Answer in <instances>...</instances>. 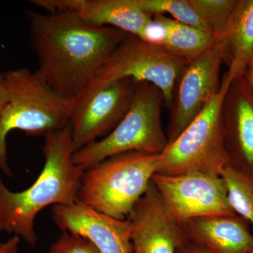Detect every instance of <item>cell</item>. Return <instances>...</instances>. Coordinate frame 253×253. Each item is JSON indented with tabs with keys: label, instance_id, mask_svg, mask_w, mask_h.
<instances>
[{
	"label": "cell",
	"instance_id": "14",
	"mask_svg": "<svg viewBox=\"0 0 253 253\" xmlns=\"http://www.w3.org/2000/svg\"><path fill=\"white\" fill-rule=\"evenodd\" d=\"M186 239L211 253H249L253 236L235 216L213 215L181 222Z\"/></svg>",
	"mask_w": 253,
	"mask_h": 253
},
{
	"label": "cell",
	"instance_id": "10",
	"mask_svg": "<svg viewBox=\"0 0 253 253\" xmlns=\"http://www.w3.org/2000/svg\"><path fill=\"white\" fill-rule=\"evenodd\" d=\"M151 181L179 223L205 216H235L228 199L225 182L220 175L155 174Z\"/></svg>",
	"mask_w": 253,
	"mask_h": 253
},
{
	"label": "cell",
	"instance_id": "4",
	"mask_svg": "<svg viewBox=\"0 0 253 253\" xmlns=\"http://www.w3.org/2000/svg\"><path fill=\"white\" fill-rule=\"evenodd\" d=\"M158 157L131 151L96 163L83 173L78 201L110 217L127 219L156 174Z\"/></svg>",
	"mask_w": 253,
	"mask_h": 253
},
{
	"label": "cell",
	"instance_id": "17",
	"mask_svg": "<svg viewBox=\"0 0 253 253\" xmlns=\"http://www.w3.org/2000/svg\"><path fill=\"white\" fill-rule=\"evenodd\" d=\"M167 28L162 49L183 59L191 60L202 54L216 42L217 38L204 31L159 14Z\"/></svg>",
	"mask_w": 253,
	"mask_h": 253
},
{
	"label": "cell",
	"instance_id": "26",
	"mask_svg": "<svg viewBox=\"0 0 253 253\" xmlns=\"http://www.w3.org/2000/svg\"><path fill=\"white\" fill-rule=\"evenodd\" d=\"M242 77L253 91V56L248 63Z\"/></svg>",
	"mask_w": 253,
	"mask_h": 253
},
{
	"label": "cell",
	"instance_id": "9",
	"mask_svg": "<svg viewBox=\"0 0 253 253\" xmlns=\"http://www.w3.org/2000/svg\"><path fill=\"white\" fill-rule=\"evenodd\" d=\"M224 38L204 53L189 60L176 81L167 128L168 144L175 140L205 109L220 86Z\"/></svg>",
	"mask_w": 253,
	"mask_h": 253
},
{
	"label": "cell",
	"instance_id": "16",
	"mask_svg": "<svg viewBox=\"0 0 253 253\" xmlns=\"http://www.w3.org/2000/svg\"><path fill=\"white\" fill-rule=\"evenodd\" d=\"M224 38V62L233 81L242 77L253 56V0H239Z\"/></svg>",
	"mask_w": 253,
	"mask_h": 253
},
{
	"label": "cell",
	"instance_id": "18",
	"mask_svg": "<svg viewBox=\"0 0 253 253\" xmlns=\"http://www.w3.org/2000/svg\"><path fill=\"white\" fill-rule=\"evenodd\" d=\"M225 182L228 199L235 213L253 224V177L232 165L228 164L221 171Z\"/></svg>",
	"mask_w": 253,
	"mask_h": 253
},
{
	"label": "cell",
	"instance_id": "11",
	"mask_svg": "<svg viewBox=\"0 0 253 253\" xmlns=\"http://www.w3.org/2000/svg\"><path fill=\"white\" fill-rule=\"evenodd\" d=\"M127 219L133 224L131 253H176L188 241L152 181Z\"/></svg>",
	"mask_w": 253,
	"mask_h": 253
},
{
	"label": "cell",
	"instance_id": "23",
	"mask_svg": "<svg viewBox=\"0 0 253 253\" xmlns=\"http://www.w3.org/2000/svg\"><path fill=\"white\" fill-rule=\"evenodd\" d=\"M21 239L13 236L4 242L0 243V253H18Z\"/></svg>",
	"mask_w": 253,
	"mask_h": 253
},
{
	"label": "cell",
	"instance_id": "5",
	"mask_svg": "<svg viewBox=\"0 0 253 253\" xmlns=\"http://www.w3.org/2000/svg\"><path fill=\"white\" fill-rule=\"evenodd\" d=\"M232 80L227 72L207 106L158 155L156 174L176 176L189 173L220 175L229 164L223 136L221 107Z\"/></svg>",
	"mask_w": 253,
	"mask_h": 253
},
{
	"label": "cell",
	"instance_id": "25",
	"mask_svg": "<svg viewBox=\"0 0 253 253\" xmlns=\"http://www.w3.org/2000/svg\"><path fill=\"white\" fill-rule=\"evenodd\" d=\"M176 253H211L209 251H206V249L200 247L197 245L192 244V243L187 241L186 244L181 246L178 249Z\"/></svg>",
	"mask_w": 253,
	"mask_h": 253
},
{
	"label": "cell",
	"instance_id": "22",
	"mask_svg": "<svg viewBox=\"0 0 253 253\" xmlns=\"http://www.w3.org/2000/svg\"><path fill=\"white\" fill-rule=\"evenodd\" d=\"M167 28L161 19V16L156 14L153 16L152 19L144 26L139 36L136 37L148 44L162 48L167 38Z\"/></svg>",
	"mask_w": 253,
	"mask_h": 253
},
{
	"label": "cell",
	"instance_id": "1",
	"mask_svg": "<svg viewBox=\"0 0 253 253\" xmlns=\"http://www.w3.org/2000/svg\"><path fill=\"white\" fill-rule=\"evenodd\" d=\"M36 71L55 91L77 99L91 85L100 68L128 34L93 26L75 12L28 11Z\"/></svg>",
	"mask_w": 253,
	"mask_h": 253
},
{
	"label": "cell",
	"instance_id": "3",
	"mask_svg": "<svg viewBox=\"0 0 253 253\" xmlns=\"http://www.w3.org/2000/svg\"><path fill=\"white\" fill-rule=\"evenodd\" d=\"M9 99L0 116V169L11 177L6 139L18 129L30 136H44L69 126L76 99L58 94L26 68L4 73Z\"/></svg>",
	"mask_w": 253,
	"mask_h": 253
},
{
	"label": "cell",
	"instance_id": "8",
	"mask_svg": "<svg viewBox=\"0 0 253 253\" xmlns=\"http://www.w3.org/2000/svg\"><path fill=\"white\" fill-rule=\"evenodd\" d=\"M139 82L123 78L90 86L76 99L70 121L74 153L103 139L127 113Z\"/></svg>",
	"mask_w": 253,
	"mask_h": 253
},
{
	"label": "cell",
	"instance_id": "20",
	"mask_svg": "<svg viewBox=\"0 0 253 253\" xmlns=\"http://www.w3.org/2000/svg\"><path fill=\"white\" fill-rule=\"evenodd\" d=\"M217 38L226 36L239 0H189Z\"/></svg>",
	"mask_w": 253,
	"mask_h": 253
},
{
	"label": "cell",
	"instance_id": "7",
	"mask_svg": "<svg viewBox=\"0 0 253 253\" xmlns=\"http://www.w3.org/2000/svg\"><path fill=\"white\" fill-rule=\"evenodd\" d=\"M186 62L187 60L128 35L100 68L90 86L123 78L149 83L160 89L163 104L169 109L176 81Z\"/></svg>",
	"mask_w": 253,
	"mask_h": 253
},
{
	"label": "cell",
	"instance_id": "27",
	"mask_svg": "<svg viewBox=\"0 0 253 253\" xmlns=\"http://www.w3.org/2000/svg\"><path fill=\"white\" fill-rule=\"evenodd\" d=\"M249 253H253V251H251V252H250Z\"/></svg>",
	"mask_w": 253,
	"mask_h": 253
},
{
	"label": "cell",
	"instance_id": "12",
	"mask_svg": "<svg viewBox=\"0 0 253 253\" xmlns=\"http://www.w3.org/2000/svg\"><path fill=\"white\" fill-rule=\"evenodd\" d=\"M51 218L62 231L86 238L101 253H131L133 224L118 219L76 201L52 208Z\"/></svg>",
	"mask_w": 253,
	"mask_h": 253
},
{
	"label": "cell",
	"instance_id": "19",
	"mask_svg": "<svg viewBox=\"0 0 253 253\" xmlns=\"http://www.w3.org/2000/svg\"><path fill=\"white\" fill-rule=\"evenodd\" d=\"M135 2L144 12L152 16L169 14L179 22L212 34L211 28L196 12L189 0H135Z\"/></svg>",
	"mask_w": 253,
	"mask_h": 253
},
{
	"label": "cell",
	"instance_id": "2",
	"mask_svg": "<svg viewBox=\"0 0 253 253\" xmlns=\"http://www.w3.org/2000/svg\"><path fill=\"white\" fill-rule=\"evenodd\" d=\"M44 166L36 181L20 192L10 191L0 176V231L13 234L36 247L35 221L38 213L50 206L77 201L84 170L73 161L69 126L44 136Z\"/></svg>",
	"mask_w": 253,
	"mask_h": 253
},
{
	"label": "cell",
	"instance_id": "6",
	"mask_svg": "<svg viewBox=\"0 0 253 253\" xmlns=\"http://www.w3.org/2000/svg\"><path fill=\"white\" fill-rule=\"evenodd\" d=\"M162 93L154 84L138 83L130 108L117 126L103 139L75 152L73 161L84 170L116 155L141 151L159 155L168 145L161 122Z\"/></svg>",
	"mask_w": 253,
	"mask_h": 253
},
{
	"label": "cell",
	"instance_id": "15",
	"mask_svg": "<svg viewBox=\"0 0 253 253\" xmlns=\"http://www.w3.org/2000/svg\"><path fill=\"white\" fill-rule=\"evenodd\" d=\"M68 9L89 24L116 28L134 36H139L153 17L135 0H68Z\"/></svg>",
	"mask_w": 253,
	"mask_h": 253
},
{
	"label": "cell",
	"instance_id": "21",
	"mask_svg": "<svg viewBox=\"0 0 253 253\" xmlns=\"http://www.w3.org/2000/svg\"><path fill=\"white\" fill-rule=\"evenodd\" d=\"M48 253H101L97 248L86 238L63 231L53 243Z\"/></svg>",
	"mask_w": 253,
	"mask_h": 253
},
{
	"label": "cell",
	"instance_id": "24",
	"mask_svg": "<svg viewBox=\"0 0 253 253\" xmlns=\"http://www.w3.org/2000/svg\"><path fill=\"white\" fill-rule=\"evenodd\" d=\"M9 99V91L5 80L4 73H0V116L6 107Z\"/></svg>",
	"mask_w": 253,
	"mask_h": 253
},
{
	"label": "cell",
	"instance_id": "13",
	"mask_svg": "<svg viewBox=\"0 0 253 253\" xmlns=\"http://www.w3.org/2000/svg\"><path fill=\"white\" fill-rule=\"evenodd\" d=\"M223 136L229 164L253 168V91L244 78L231 82L222 107Z\"/></svg>",
	"mask_w": 253,
	"mask_h": 253
}]
</instances>
